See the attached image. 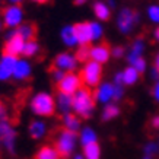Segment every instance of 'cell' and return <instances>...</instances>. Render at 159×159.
I'll list each match as a JSON object with an SVG mask.
<instances>
[{"label": "cell", "instance_id": "6da1fadb", "mask_svg": "<svg viewBox=\"0 0 159 159\" xmlns=\"http://www.w3.org/2000/svg\"><path fill=\"white\" fill-rule=\"evenodd\" d=\"M29 110L37 118H48L53 117L56 110V97L48 91L35 92L29 99Z\"/></svg>", "mask_w": 159, "mask_h": 159}, {"label": "cell", "instance_id": "7a4b0ae2", "mask_svg": "<svg viewBox=\"0 0 159 159\" xmlns=\"http://www.w3.org/2000/svg\"><path fill=\"white\" fill-rule=\"evenodd\" d=\"M95 107H97V101L93 97V92L89 88H80L73 95V112L82 120H89L93 116Z\"/></svg>", "mask_w": 159, "mask_h": 159}, {"label": "cell", "instance_id": "3957f363", "mask_svg": "<svg viewBox=\"0 0 159 159\" xmlns=\"http://www.w3.org/2000/svg\"><path fill=\"white\" fill-rule=\"evenodd\" d=\"M54 146L58 150V153L61 156V159H70L73 155L77 152V146H79V136L77 133L69 130H61L58 131L56 137H54Z\"/></svg>", "mask_w": 159, "mask_h": 159}, {"label": "cell", "instance_id": "277c9868", "mask_svg": "<svg viewBox=\"0 0 159 159\" xmlns=\"http://www.w3.org/2000/svg\"><path fill=\"white\" fill-rule=\"evenodd\" d=\"M140 22V15L130 7H123L116 16V26L123 35H130L134 32Z\"/></svg>", "mask_w": 159, "mask_h": 159}, {"label": "cell", "instance_id": "5b68a950", "mask_svg": "<svg viewBox=\"0 0 159 159\" xmlns=\"http://www.w3.org/2000/svg\"><path fill=\"white\" fill-rule=\"evenodd\" d=\"M102 75H104L102 64L92 61V60L83 63L82 69H80V77H82L83 86L89 88V89H95L102 82Z\"/></svg>", "mask_w": 159, "mask_h": 159}, {"label": "cell", "instance_id": "8992f818", "mask_svg": "<svg viewBox=\"0 0 159 159\" xmlns=\"http://www.w3.org/2000/svg\"><path fill=\"white\" fill-rule=\"evenodd\" d=\"M18 145V131L9 120L0 121V146L9 155L16 153Z\"/></svg>", "mask_w": 159, "mask_h": 159}, {"label": "cell", "instance_id": "52a82bcc", "mask_svg": "<svg viewBox=\"0 0 159 159\" xmlns=\"http://www.w3.org/2000/svg\"><path fill=\"white\" fill-rule=\"evenodd\" d=\"M2 19L7 29H18L25 24V10L20 5H7L2 12Z\"/></svg>", "mask_w": 159, "mask_h": 159}, {"label": "cell", "instance_id": "ba28073f", "mask_svg": "<svg viewBox=\"0 0 159 159\" xmlns=\"http://www.w3.org/2000/svg\"><path fill=\"white\" fill-rule=\"evenodd\" d=\"M53 66L56 69H60L64 73H70V72H76L79 67V60H77L76 54L72 53L70 50L67 51H61L58 53L53 60Z\"/></svg>", "mask_w": 159, "mask_h": 159}, {"label": "cell", "instance_id": "9c48e42d", "mask_svg": "<svg viewBox=\"0 0 159 159\" xmlns=\"http://www.w3.org/2000/svg\"><path fill=\"white\" fill-rule=\"evenodd\" d=\"M80 88H83L82 77H80V73H76V72L66 73L64 77L57 83L58 92L67 93V95H75Z\"/></svg>", "mask_w": 159, "mask_h": 159}, {"label": "cell", "instance_id": "30bf717a", "mask_svg": "<svg viewBox=\"0 0 159 159\" xmlns=\"http://www.w3.org/2000/svg\"><path fill=\"white\" fill-rule=\"evenodd\" d=\"M25 39H22L18 35L16 29H9V32H6L5 35V53L19 57L24 54V47H25Z\"/></svg>", "mask_w": 159, "mask_h": 159}, {"label": "cell", "instance_id": "8fae6325", "mask_svg": "<svg viewBox=\"0 0 159 159\" xmlns=\"http://www.w3.org/2000/svg\"><path fill=\"white\" fill-rule=\"evenodd\" d=\"M114 91H116L114 83L102 80V82L93 89V97H95L97 104L104 107V105H107V104L114 102Z\"/></svg>", "mask_w": 159, "mask_h": 159}, {"label": "cell", "instance_id": "7c38bea8", "mask_svg": "<svg viewBox=\"0 0 159 159\" xmlns=\"http://www.w3.org/2000/svg\"><path fill=\"white\" fill-rule=\"evenodd\" d=\"M18 58L19 57H15L6 53L0 56V82H7L13 77V69Z\"/></svg>", "mask_w": 159, "mask_h": 159}, {"label": "cell", "instance_id": "4fadbf2b", "mask_svg": "<svg viewBox=\"0 0 159 159\" xmlns=\"http://www.w3.org/2000/svg\"><path fill=\"white\" fill-rule=\"evenodd\" d=\"M31 76H32V63L25 57L18 58V61L15 64L13 77L12 79L16 80V82H25Z\"/></svg>", "mask_w": 159, "mask_h": 159}, {"label": "cell", "instance_id": "5bb4252c", "mask_svg": "<svg viewBox=\"0 0 159 159\" xmlns=\"http://www.w3.org/2000/svg\"><path fill=\"white\" fill-rule=\"evenodd\" d=\"M28 134L32 140H43L48 134V124L44 118H34L28 125Z\"/></svg>", "mask_w": 159, "mask_h": 159}, {"label": "cell", "instance_id": "9a60e30c", "mask_svg": "<svg viewBox=\"0 0 159 159\" xmlns=\"http://www.w3.org/2000/svg\"><path fill=\"white\" fill-rule=\"evenodd\" d=\"M60 41L67 50H73L79 47V41L76 37L75 24H67L60 29Z\"/></svg>", "mask_w": 159, "mask_h": 159}, {"label": "cell", "instance_id": "2e32d148", "mask_svg": "<svg viewBox=\"0 0 159 159\" xmlns=\"http://www.w3.org/2000/svg\"><path fill=\"white\" fill-rule=\"evenodd\" d=\"M111 56V48L107 45V44L102 43H97L91 47V60L92 61H97L99 64H105V63L110 61Z\"/></svg>", "mask_w": 159, "mask_h": 159}, {"label": "cell", "instance_id": "e0dca14e", "mask_svg": "<svg viewBox=\"0 0 159 159\" xmlns=\"http://www.w3.org/2000/svg\"><path fill=\"white\" fill-rule=\"evenodd\" d=\"M145 51H146V41H145V39H143V38L133 39V43L130 44V48H129L127 54H125L129 64H133L137 58L143 57Z\"/></svg>", "mask_w": 159, "mask_h": 159}, {"label": "cell", "instance_id": "ac0fdd59", "mask_svg": "<svg viewBox=\"0 0 159 159\" xmlns=\"http://www.w3.org/2000/svg\"><path fill=\"white\" fill-rule=\"evenodd\" d=\"M92 13L95 16V19L99 22H107L111 19V13L112 9L110 7V5L107 3L105 0H97L92 3Z\"/></svg>", "mask_w": 159, "mask_h": 159}, {"label": "cell", "instance_id": "d6986e66", "mask_svg": "<svg viewBox=\"0 0 159 159\" xmlns=\"http://www.w3.org/2000/svg\"><path fill=\"white\" fill-rule=\"evenodd\" d=\"M79 136V145L85 148V146L93 145V143H99V137H98V131L92 127V125H83L80 131L77 133Z\"/></svg>", "mask_w": 159, "mask_h": 159}, {"label": "cell", "instance_id": "ffe728a7", "mask_svg": "<svg viewBox=\"0 0 159 159\" xmlns=\"http://www.w3.org/2000/svg\"><path fill=\"white\" fill-rule=\"evenodd\" d=\"M56 110L61 116L67 114V112H73V95L57 92V95H56Z\"/></svg>", "mask_w": 159, "mask_h": 159}, {"label": "cell", "instance_id": "44dd1931", "mask_svg": "<svg viewBox=\"0 0 159 159\" xmlns=\"http://www.w3.org/2000/svg\"><path fill=\"white\" fill-rule=\"evenodd\" d=\"M61 125L64 130L73 131V133H79L82 129V118L79 116H76L75 112H67L61 116Z\"/></svg>", "mask_w": 159, "mask_h": 159}, {"label": "cell", "instance_id": "7402d4cb", "mask_svg": "<svg viewBox=\"0 0 159 159\" xmlns=\"http://www.w3.org/2000/svg\"><path fill=\"white\" fill-rule=\"evenodd\" d=\"M75 29H76V37L77 41H79V45H89L92 43L89 22H77V24H75Z\"/></svg>", "mask_w": 159, "mask_h": 159}, {"label": "cell", "instance_id": "603a6c76", "mask_svg": "<svg viewBox=\"0 0 159 159\" xmlns=\"http://www.w3.org/2000/svg\"><path fill=\"white\" fill-rule=\"evenodd\" d=\"M121 114V108L118 105V102H111V104H107V105L102 107L101 111V120L104 123H108V121H112L118 118Z\"/></svg>", "mask_w": 159, "mask_h": 159}, {"label": "cell", "instance_id": "cb8c5ba5", "mask_svg": "<svg viewBox=\"0 0 159 159\" xmlns=\"http://www.w3.org/2000/svg\"><path fill=\"white\" fill-rule=\"evenodd\" d=\"M34 159H61V156L54 145H43L34 153Z\"/></svg>", "mask_w": 159, "mask_h": 159}, {"label": "cell", "instance_id": "d4e9b609", "mask_svg": "<svg viewBox=\"0 0 159 159\" xmlns=\"http://www.w3.org/2000/svg\"><path fill=\"white\" fill-rule=\"evenodd\" d=\"M123 72V80H124V86H134L136 83L140 80V73L136 70L131 64H129Z\"/></svg>", "mask_w": 159, "mask_h": 159}, {"label": "cell", "instance_id": "484cf974", "mask_svg": "<svg viewBox=\"0 0 159 159\" xmlns=\"http://www.w3.org/2000/svg\"><path fill=\"white\" fill-rule=\"evenodd\" d=\"M89 28H91V39L93 44L99 43L104 38L105 29H104V24L99 20H89Z\"/></svg>", "mask_w": 159, "mask_h": 159}, {"label": "cell", "instance_id": "4316f807", "mask_svg": "<svg viewBox=\"0 0 159 159\" xmlns=\"http://www.w3.org/2000/svg\"><path fill=\"white\" fill-rule=\"evenodd\" d=\"M82 153L86 159H102V149L99 143H93V145L82 148Z\"/></svg>", "mask_w": 159, "mask_h": 159}, {"label": "cell", "instance_id": "83f0119b", "mask_svg": "<svg viewBox=\"0 0 159 159\" xmlns=\"http://www.w3.org/2000/svg\"><path fill=\"white\" fill-rule=\"evenodd\" d=\"M39 43L37 39H31V41H26L25 43V47H24V54H22V57L25 58H32L35 56H38L39 54Z\"/></svg>", "mask_w": 159, "mask_h": 159}, {"label": "cell", "instance_id": "f1b7e54d", "mask_svg": "<svg viewBox=\"0 0 159 159\" xmlns=\"http://www.w3.org/2000/svg\"><path fill=\"white\" fill-rule=\"evenodd\" d=\"M16 32H18V35H19L22 39H25V41H31V39H35V28L34 25L31 24H22L19 26V28L16 29Z\"/></svg>", "mask_w": 159, "mask_h": 159}, {"label": "cell", "instance_id": "f546056e", "mask_svg": "<svg viewBox=\"0 0 159 159\" xmlns=\"http://www.w3.org/2000/svg\"><path fill=\"white\" fill-rule=\"evenodd\" d=\"M143 156H149V158H156L159 155V145L158 142H155V140H148L143 148Z\"/></svg>", "mask_w": 159, "mask_h": 159}, {"label": "cell", "instance_id": "4dcf8cb0", "mask_svg": "<svg viewBox=\"0 0 159 159\" xmlns=\"http://www.w3.org/2000/svg\"><path fill=\"white\" fill-rule=\"evenodd\" d=\"M146 16L150 24H155L156 26L159 25V3H152L146 7Z\"/></svg>", "mask_w": 159, "mask_h": 159}, {"label": "cell", "instance_id": "1f68e13d", "mask_svg": "<svg viewBox=\"0 0 159 159\" xmlns=\"http://www.w3.org/2000/svg\"><path fill=\"white\" fill-rule=\"evenodd\" d=\"M75 54H76L79 63H86L91 60V47L89 45H79Z\"/></svg>", "mask_w": 159, "mask_h": 159}, {"label": "cell", "instance_id": "d6a6232c", "mask_svg": "<svg viewBox=\"0 0 159 159\" xmlns=\"http://www.w3.org/2000/svg\"><path fill=\"white\" fill-rule=\"evenodd\" d=\"M131 66H133V67H134L136 70L140 73V75H143L145 72H148V61H146L143 57H142V58H137V60H136V61L133 63Z\"/></svg>", "mask_w": 159, "mask_h": 159}, {"label": "cell", "instance_id": "836d02e7", "mask_svg": "<svg viewBox=\"0 0 159 159\" xmlns=\"http://www.w3.org/2000/svg\"><path fill=\"white\" fill-rule=\"evenodd\" d=\"M116 91H114V102H120L125 97V86L123 85H114Z\"/></svg>", "mask_w": 159, "mask_h": 159}, {"label": "cell", "instance_id": "e575fe53", "mask_svg": "<svg viewBox=\"0 0 159 159\" xmlns=\"http://www.w3.org/2000/svg\"><path fill=\"white\" fill-rule=\"evenodd\" d=\"M125 50H124V47L123 45H116V47H112L111 48V56L114 58H123L125 56Z\"/></svg>", "mask_w": 159, "mask_h": 159}, {"label": "cell", "instance_id": "d590c367", "mask_svg": "<svg viewBox=\"0 0 159 159\" xmlns=\"http://www.w3.org/2000/svg\"><path fill=\"white\" fill-rule=\"evenodd\" d=\"M64 75H66V73L63 72V70H60V69L54 67L53 70H51V79H53V82H56V83L60 82L63 77H64Z\"/></svg>", "mask_w": 159, "mask_h": 159}, {"label": "cell", "instance_id": "8d00e7d4", "mask_svg": "<svg viewBox=\"0 0 159 159\" xmlns=\"http://www.w3.org/2000/svg\"><path fill=\"white\" fill-rule=\"evenodd\" d=\"M150 93H152L153 101L156 102V104H159V80H156V82L153 83V86H152V91H150Z\"/></svg>", "mask_w": 159, "mask_h": 159}, {"label": "cell", "instance_id": "74e56055", "mask_svg": "<svg viewBox=\"0 0 159 159\" xmlns=\"http://www.w3.org/2000/svg\"><path fill=\"white\" fill-rule=\"evenodd\" d=\"M112 83L114 85H123L124 86V80H123V72H117L112 76Z\"/></svg>", "mask_w": 159, "mask_h": 159}, {"label": "cell", "instance_id": "f35d334b", "mask_svg": "<svg viewBox=\"0 0 159 159\" xmlns=\"http://www.w3.org/2000/svg\"><path fill=\"white\" fill-rule=\"evenodd\" d=\"M150 127H152L153 130L159 131V114H155V116L150 118Z\"/></svg>", "mask_w": 159, "mask_h": 159}, {"label": "cell", "instance_id": "ab89813d", "mask_svg": "<svg viewBox=\"0 0 159 159\" xmlns=\"http://www.w3.org/2000/svg\"><path fill=\"white\" fill-rule=\"evenodd\" d=\"M7 117H9V114H7V108L0 104V121L2 120H9Z\"/></svg>", "mask_w": 159, "mask_h": 159}, {"label": "cell", "instance_id": "60d3db41", "mask_svg": "<svg viewBox=\"0 0 159 159\" xmlns=\"http://www.w3.org/2000/svg\"><path fill=\"white\" fill-rule=\"evenodd\" d=\"M149 75H150V77H152V79H153L155 82H156V80H159V70L156 67H152L149 70Z\"/></svg>", "mask_w": 159, "mask_h": 159}, {"label": "cell", "instance_id": "b9f144b4", "mask_svg": "<svg viewBox=\"0 0 159 159\" xmlns=\"http://www.w3.org/2000/svg\"><path fill=\"white\" fill-rule=\"evenodd\" d=\"M152 37H153V39L156 41V43H159V25L158 26H155L153 32H152Z\"/></svg>", "mask_w": 159, "mask_h": 159}, {"label": "cell", "instance_id": "7bdbcfd3", "mask_svg": "<svg viewBox=\"0 0 159 159\" xmlns=\"http://www.w3.org/2000/svg\"><path fill=\"white\" fill-rule=\"evenodd\" d=\"M153 67H156L159 70V51L156 53V56H155V58H153Z\"/></svg>", "mask_w": 159, "mask_h": 159}, {"label": "cell", "instance_id": "ee69618b", "mask_svg": "<svg viewBox=\"0 0 159 159\" xmlns=\"http://www.w3.org/2000/svg\"><path fill=\"white\" fill-rule=\"evenodd\" d=\"M70 159H86V158L83 156V153H82V152H76V153L73 155V156H72V158H70Z\"/></svg>", "mask_w": 159, "mask_h": 159}, {"label": "cell", "instance_id": "f6af8a7d", "mask_svg": "<svg viewBox=\"0 0 159 159\" xmlns=\"http://www.w3.org/2000/svg\"><path fill=\"white\" fill-rule=\"evenodd\" d=\"M7 2V5H20L24 0H6Z\"/></svg>", "mask_w": 159, "mask_h": 159}, {"label": "cell", "instance_id": "bcb514c9", "mask_svg": "<svg viewBox=\"0 0 159 159\" xmlns=\"http://www.w3.org/2000/svg\"><path fill=\"white\" fill-rule=\"evenodd\" d=\"M32 3H37V5H45V3H48L50 0H31Z\"/></svg>", "mask_w": 159, "mask_h": 159}, {"label": "cell", "instance_id": "7dc6e473", "mask_svg": "<svg viewBox=\"0 0 159 159\" xmlns=\"http://www.w3.org/2000/svg\"><path fill=\"white\" fill-rule=\"evenodd\" d=\"M107 3L110 5L111 9H114V7H116V5H117V2H116V0H107Z\"/></svg>", "mask_w": 159, "mask_h": 159}, {"label": "cell", "instance_id": "c3c4849f", "mask_svg": "<svg viewBox=\"0 0 159 159\" xmlns=\"http://www.w3.org/2000/svg\"><path fill=\"white\" fill-rule=\"evenodd\" d=\"M86 2L88 0H75V3H76V5H85Z\"/></svg>", "mask_w": 159, "mask_h": 159}, {"label": "cell", "instance_id": "681fc988", "mask_svg": "<svg viewBox=\"0 0 159 159\" xmlns=\"http://www.w3.org/2000/svg\"><path fill=\"white\" fill-rule=\"evenodd\" d=\"M3 26H5V24H3V19H2V16H0V31L3 29Z\"/></svg>", "mask_w": 159, "mask_h": 159}, {"label": "cell", "instance_id": "f907efd6", "mask_svg": "<svg viewBox=\"0 0 159 159\" xmlns=\"http://www.w3.org/2000/svg\"><path fill=\"white\" fill-rule=\"evenodd\" d=\"M140 159H155V158H149V156H142Z\"/></svg>", "mask_w": 159, "mask_h": 159}, {"label": "cell", "instance_id": "816d5d0a", "mask_svg": "<svg viewBox=\"0 0 159 159\" xmlns=\"http://www.w3.org/2000/svg\"><path fill=\"white\" fill-rule=\"evenodd\" d=\"M0 9H2V0H0Z\"/></svg>", "mask_w": 159, "mask_h": 159}, {"label": "cell", "instance_id": "f5cc1de1", "mask_svg": "<svg viewBox=\"0 0 159 159\" xmlns=\"http://www.w3.org/2000/svg\"><path fill=\"white\" fill-rule=\"evenodd\" d=\"M156 142H158V145H159V139H158V140H156Z\"/></svg>", "mask_w": 159, "mask_h": 159}, {"label": "cell", "instance_id": "db71d44e", "mask_svg": "<svg viewBox=\"0 0 159 159\" xmlns=\"http://www.w3.org/2000/svg\"><path fill=\"white\" fill-rule=\"evenodd\" d=\"M0 148H2V146H0Z\"/></svg>", "mask_w": 159, "mask_h": 159}]
</instances>
